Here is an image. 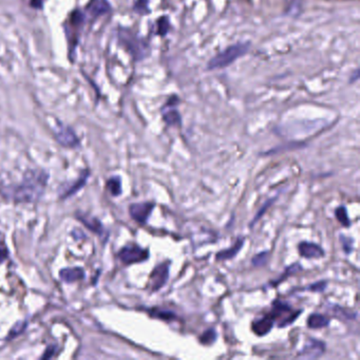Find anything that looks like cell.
I'll return each mask as SVG.
<instances>
[{
    "label": "cell",
    "instance_id": "d4e9b609",
    "mask_svg": "<svg viewBox=\"0 0 360 360\" xmlns=\"http://www.w3.org/2000/svg\"><path fill=\"white\" fill-rule=\"evenodd\" d=\"M269 260V251H262V253L256 255L253 260H251V264H253L254 266H262V265H265L266 262H268Z\"/></svg>",
    "mask_w": 360,
    "mask_h": 360
},
{
    "label": "cell",
    "instance_id": "4316f807",
    "mask_svg": "<svg viewBox=\"0 0 360 360\" xmlns=\"http://www.w3.org/2000/svg\"><path fill=\"white\" fill-rule=\"evenodd\" d=\"M301 270H302V266H301L300 264H298V263H295V264H293V265L289 266V268H287V269H286V270H285V273H283L282 277L280 278V279L278 280V281H276L275 283L281 282L282 280H283V279H285L286 277H289V276H291V275H294V273H296V272L300 271Z\"/></svg>",
    "mask_w": 360,
    "mask_h": 360
},
{
    "label": "cell",
    "instance_id": "ba28073f",
    "mask_svg": "<svg viewBox=\"0 0 360 360\" xmlns=\"http://www.w3.org/2000/svg\"><path fill=\"white\" fill-rule=\"evenodd\" d=\"M153 208L154 203L151 202L134 203L129 207V213H130V217L135 222H138L141 225H144L147 223L151 212L153 210Z\"/></svg>",
    "mask_w": 360,
    "mask_h": 360
},
{
    "label": "cell",
    "instance_id": "7a4b0ae2",
    "mask_svg": "<svg viewBox=\"0 0 360 360\" xmlns=\"http://www.w3.org/2000/svg\"><path fill=\"white\" fill-rule=\"evenodd\" d=\"M249 49L248 42H239L234 46H230L224 51H222L218 55H215L213 59L208 62L207 69L208 70H215L228 67L236 61L239 57L245 55Z\"/></svg>",
    "mask_w": 360,
    "mask_h": 360
},
{
    "label": "cell",
    "instance_id": "8fae6325",
    "mask_svg": "<svg viewBox=\"0 0 360 360\" xmlns=\"http://www.w3.org/2000/svg\"><path fill=\"white\" fill-rule=\"evenodd\" d=\"M300 256L307 259H319L325 256V250L323 248L312 242H301L298 246Z\"/></svg>",
    "mask_w": 360,
    "mask_h": 360
},
{
    "label": "cell",
    "instance_id": "ac0fdd59",
    "mask_svg": "<svg viewBox=\"0 0 360 360\" xmlns=\"http://www.w3.org/2000/svg\"><path fill=\"white\" fill-rule=\"evenodd\" d=\"M330 318L321 314H312L307 318V327L309 329H323L330 325Z\"/></svg>",
    "mask_w": 360,
    "mask_h": 360
},
{
    "label": "cell",
    "instance_id": "484cf974",
    "mask_svg": "<svg viewBox=\"0 0 360 360\" xmlns=\"http://www.w3.org/2000/svg\"><path fill=\"white\" fill-rule=\"evenodd\" d=\"M333 308H334L333 309L334 313H336L338 316L343 317L344 319H355L357 317L356 313L349 312V311H347V309H344V308L338 306V305H335Z\"/></svg>",
    "mask_w": 360,
    "mask_h": 360
},
{
    "label": "cell",
    "instance_id": "2e32d148",
    "mask_svg": "<svg viewBox=\"0 0 360 360\" xmlns=\"http://www.w3.org/2000/svg\"><path fill=\"white\" fill-rule=\"evenodd\" d=\"M60 277L62 281L67 283H73L85 278V271L81 268L63 269L60 271Z\"/></svg>",
    "mask_w": 360,
    "mask_h": 360
},
{
    "label": "cell",
    "instance_id": "8992f818",
    "mask_svg": "<svg viewBox=\"0 0 360 360\" xmlns=\"http://www.w3.org/2000/svg\"><path fill=\"white\" fill-rule=\"evenodd\" d=\"M120 260L126 265L146 261L149 258L148 249H144L136 244H128L120 250Z\"/></svg>",
    "mask_w": 360,
    "mask_h": 360
},
{
    "label": "cell",
    "instance_id": "4fadbf2b",
    "mask_svg": "<svg viewBox=\"0 0 360 360\" xmlns=\"http://www.w3.org/2000/svg\"><path fill=\"white\" fill-rule=\"evenodd\" d=\"M273 323H275V321L272 320L271 317L270 315H266L262 318L254 320L253 325H251V330L257 336H264L270 332Z\"/></svg>",
    "mask_w": 360,
    "mask_h": 360
},
{
    "label": "cell",
    "instance_id": "e0dca14e",
    "mask_svg": "<svg viewBox=\"0 0 360 360\" xmlns=\"http://www.w3.org/2000/svg\"><path fill=\"white\" fill-rule=\"evenodd\" d=\"M77 219L82 223H84V224L87 226L90 230H92V232H94L98 235H102L103 225L98 219L92 218V217H90V215H87V214H78Z\"/></svg>",
    "mask_w": 360,
    "mask_h": 360
},
{
    "label": "cell",
    "instance_id": "4dcf8cb0",
    "mask_svg": "<svg viewBox=\"0 0 360 360\" xmlns=\"http://www.w3.org/2000/svg\"><path fill=\"white\" fill-rule=\"evenodd\" d=\"M147 3H148V0H139L138 2L135 3L134 5V9L136 12L139 13H146L148 11V8H147Z\"/></svg>",
    "mask_w": 360,
    "mask_h": 360
},
{
    "label": "cell",
    "instance_id": "f546056e",
    "mask_svg": "<svg viewBox=\"0 0 360 360\" xmlns=\"http://www.w3.org/2000/svg\"><path fill=\"white\" fill-rule=\"evenodd\" d=\"M157 32L161 36H164L165 34H167L168 30H169V23L167 17H162V19H160L157 21Z\"/></svg>",
    "mask_w": 360,
    "mask_h": 360
},
{
    "label": "cell",
    "instance_id": "44dd1931",
    "mask_svg": "<svg viewBox=\"0 0 360 360\" xmlns=\"http://www.w3.org/2000/svg\"><path fill=\"white\" fill-rule=\"evenodd\" d=\"M163 119L168 126H176V125H181V115L177 110H170L166 113H164Z\"/></svg>",
    "mask_w": 360,
    "mask_h": 360
},
{
    "label": "cell",
    "instance_id": "d6a6232c",
    "mask_svg": "<svg viewBox=\"0 0 360 360\" xmlns=\"http://www.w3.org/2000/svg\"><path fill=\"white\" fill-rule=\"evenodd\" d=\"M327 285H328L327 281H319L312 284L311 286H308V290H311L313 292H323L326 290Z\"/></svg>",
    "mask_w": 360,
    "mask_h": 360
},
{
    "label": "cell",
    "instance_id": "d6986e66",
    "mask_svg": "<svg viewBox=\"0 0 360 360\" xmlns=\"http://www.w3.org/2000/svg\"><path fill=\"white\" fill-rule=\"evenodd\" d=\"M149 313H150V316L153 317V318L161 319L164 321H171V320L177 319V316L175 313H172L170 311H166V309L151 308Z\"/></svg>",
    "mask_w": 360,
    "mask_h": 360
},
{
    "label": "cell",
    "instance_id": "30bf717a",
    "mask_svg": "<svg viewBox=\"0 0 360 360\" xmlns=\"http://www.w3.org/2000/svg\"><path fill=\"white\" fill-rule=\"evenodd\" d=\"M325 352H326L325 342L317 339H312L311 338V339L304 344L303 349L300 350V352L298 353V356L302 358L314 359L322 356L325 354Z\"/></svg>",
    "mask_w": 360,
    "mask_h": 360
},
{
    "label": "cell",
    "instance_id": "7c38bea8",
    "mask_svg": "<svg viewBox=\"0 0 360 360\" xmlns=\"http://www.w3.org/2000/svg\"><path fill=\"white\" fill-rule=\"evenodd\" d=\"M111 10L110 4L107 0H91V1L86 5V11L92 18H96L102 16L104 14L109 13Z\"/></svg>",
    "mask_w": 360,
    "mask_h": 360
},
{
    "label": "cell",
    "instance_id": "836d02e7",
    "mask_svg": "<svg viewBox=\"0 0 360 360\" xmlns=\"http://www.w3.org/2000/svg\"><path fill=\"white\" fill-rule=\"evenodd\" d=\"M30 3L35 9H42L44 6L45 0H30Z\"/></svg>",
    "mask_w": 360,
    "mask_h": 360
},
{
    "label": "cell",
    "instance_id": "1f68e13d",
    "mask_svg": "<svg viewBox=\"0 0 360 360\" xmlns=\"http://www.w3.org/2000/svg\"><path fill=\"white\" fill-rule=\"evenodd\" d=\"M8 257H9L8 247H6V245L2 241H0V263L4 262L6 259H8Z\"/></svg>",
    "mask_w": 360,
    "mask_h": 360
},
{
    "label": "cell",
    "instance_id": "6da1fadb",
    "mask_svg": "<svg viewBox=\"0 0 360 360\" xmlns=\"http://www.w3.org/2000/svg\"><path fill=\"white\" fill-rule=\"evenodd\" d=\"M48 175L45 171L30 170L24 177L23 182L2 189L5 198L19 203H32L41 198L47 186Z\"/></svg>",
    "mask_w": 360,
    "mask_h": 360
},
{
    "label": "cell",
    "instance_id": "5bb4252c",
    "mask_svg": "<svg viewBox=\"0 0 360 360\" xmlns=\"http://www.w3.org/2000/svg\"><path fill=\"white\" fill-rule=\"evenodd\" d=\"M89 177V172L88 171H84L83 174L81 175V177L78 178V180L74 181L72 184L67 185L64 187L63 189H61V191L60 190V197L61 199H66L68 197L73 196L74 193H76L79 189H82L83 187L85 186V184L87 183V180Z\"/></svg>",
    "mask_w": 360,
    "mask_h": 360
},
{
    "label": "cell",
    "instance_id": "3957f363",
    "mask_svg": "<svg viewBox=\"0 0 360 360\" xmlns=\"http://www.w3.org/2000/svg\"><path fill=\"white\" fill-rule=\"evenodd\" d=\"M85 21H86L85 14L79 10H74L69 15L67 23L64 24V32H66V36L68 39L70 54L74 52L75 48L78 45V38L83 30Z\"/></svg>",
    "mask_w": 360,
    "mask_h": 360
},
{
    "label": "cell",
    "instance_id": "83f0119b",
    "mask_svg": "<svg viewBox=\"0 0 360 360\" xmlns=\"http://www.w3.org/2000/svg\"><path fill=\"white\" fill-rule=\"evenodd\" d=\"M27 326H28V322H27V321H21V322L17 323V325L14 326V328L12 329L11 333H10V335H9V337H8L9 339H12V338L16 337V336H17V335H19L20 333H23L24 330H25V329L27 328Z\"/></svg>",
    "mask_w": 360,
    "mask_h": 360
},
{
    "label": "cell",
    "instance_id": "5b68a950",
    "mask_svg": "<svg viewBox=\"0 0 360 360\" xmlns=\"http://www.w3.org/2000/svg\"><path fill=\"white\" fill-rule=\"evenodd\" d=\"M120 41L127 48L134 59L142 60L147 55V46L142 39L138 38L134 34H132L129 30H121L120 33Z\"/></svg>",
    "mask_w": 360,
    "mask_h": 360
},
{
    "label": "cell",
    "instance_id": "f1b7e54d",
    "mask_svg": "<svg viewBox=\"0 0 360 360\" xmlns=\"http://www.w3.org/2000/svg\"><path fill=\"white\" fill-rule=\"evenodd\" d=\"M340 241L342 244V248L344 250V253L349 255L353 251V239L349 237H345L343 235L340 236Z\"/></svg>",
    "mask_w": 360,
    "mask_h": 360
},
{
    "label": "cell",
    "instance_id": "277c9868",
    "mask_svg": "<svg viewBox=\"0 0 360 360\" xmlns=\"http://www.w3.org/2000/svg\"><path fill=\"white\" fill-rule=\"evenodd\" d=\"M302 313L301 311H295L287 303L281 302L279 300H275L272 303V309L269 314L273 321H278L279 328H285L298 318V316Z\"/></svg>",
    "mask_w": 360,
    "mask_h": 360
},
{
    "label": "cell",
    "instance_id": "7402d4cb",
    "mask_svg": "<svg viewBox=\"0 0 360 360\" xmlns=\"http://www.w3.org/2000/svg\"><path fill=\"white\" fill-rule=\"evenodd\" d=\"M336 213V218L337 220L340 222V224L344 227H350L351 225V220L349 218V214H348V210H347V207L345 206H339L336 210L335 211Z\"/></svg>",
    "mask_w": 360,
    "mask_h": 360
},
{
    "label": "cell",
    "instance_id": "ffe728a7",
    "mask_svg": "<svg viewBox=\"0 0 360 360\" xmlns=\"http://www.w3.org/2000/svg\"><path fill=\"white\" fill-rule=\"evenodd\" d=\"M107 188L109 189L113 197H119L121 194V181L120 177H113L108 180Z\"/></svg>",
    "mask_w": 360,
    "mask_h": 360
},
{
    "label": "cell",
    "instance_id": "9c48e42d",
    "mask_svg": "<svg viewBox=\"0 0 360 360\" xmlns=\"http://www.w3.org/2000/svg\"><path fill=\"white\" fill-rule=\"evenodd\" d=\"M55 139L62 147L75 148L79 145V140L70 127L60 125L55 131Z\"/></svg>",
    "mask_w": 360,
    "mask_h": 360
},
{
    "label": "cell",
    "instance_id": "52a82bcc",
    "mask_svg": "<svg viewBox=\"0 0 360 360\" xmlns=\"http://www.w3.org/2000/svg\"><path fill=\"white\" fill-rule=\"evenodd\" d=\"M170 263L163 262L157 265L150 273L149 277V287L151 292H156L165 286L169 279Z\"/></svg>",
    "mask_w": 360,
    "mask_h": 360
},
{
    "label": "cell",
    "instance_id": "9a60e30c",
    "mask_svg": "<svg viewBox=\"0 0 360 360\" xmlns=\"http://www.w3.org/2000/svg\"><path fill=\"white\" fill-rule=\"evenodd\" d=\"M244 242H245V238L239 237L232 247L219 251V253L215 255V259L221 261V260H230V259L235 258L238 254L240 253L241 248L244 245Z\"/></svg>",
    "mask_w": 360,
    "mask_h": 360
},
{
    "label": "cell",
    "instance_id": "cb8c5ba5",
    "mask_svg": "<svg viewBox=\"0 0 360 360\" xmlns=\"http://www.w3.org/2000/svg\"><path fill=\"white\" fill-rule=\"evenodd\" d=\"M215 339H217V333H215V330L213 329L206 330L200 337V341L203 344H212L215 341Z\"/></svg>",
    "mask_w": 360,
    "mask_h": 360
},
{
    "label": "cell",
    "instance_id": "603a6c76",
    "mask_svg": "<svg viewBox=\"0 0 360 360\" xmlns=\"http://www.w3.org/2000/svg\"><path fill=\"white\" fill-rule=\"evenodd\" d=\"M276 200H277V197H273V198H271V199H270V200L266 201V202L261 206V208H259V211L256 213L255 218L253 219V221H251V222L249 223V227H250V228H251V227H254V225L256 224V223L262 218V215L265 213V211L269 210V208L272 205V203L275 202Z\"/></svg>",
    "mask_w": 360,
    "mask_h": 360
}]
</instances>
